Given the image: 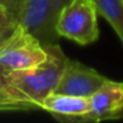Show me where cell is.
<instances>
[{
	"instance_id": "1",
	"label": "cell",
	"mask_w": 123,
	"mask_h": 123,
	"mask_svg": "<svg viewBox=\"0 0 123 123\" xmlns=\"http://www.w3.org/2000/svg\"><path fill=\"white\" fill-rule=\"evenodd\" d=\"M43 47L47 57L42 63L0 77V105L5 111L41 109L45 98L53 92L68 57L58 43Z\"/></svg>"
},
{
	"instance_id": "2",
	"label": "cell",
	"mask_w": 123,
	"mask_h": 123,
	"mask_svg": "<svg viewBox=\"0 0 123 123\" xmlns=\"http://www.w3.org/2000/svg\"><path fill=\"white\" fill-rule=\"evenodd\" d=\"M98 9L94 0H70L62 9L55 33L81 46H87L99 39Z\"/></svg>"
},
{
	"instance_id": "3",
	"label": "cell",
	"mask_w": 123,
	"mask_h": 123,
	"mask_svg": "<svg viewBox=\"0 0 123 123\" xmlns=\"http://www.w3.org/2000/svg\"><path fill=\"white\" fill-rule=\"evenodd\" d=\"M47 53L41 42L17 25L11 35L0 41V77L35 67L46 59Z\"/></svg>"
},
{
	"instance_id": "4",
	"label": "cell",
	"mask_w": 123,
	"mask_h": 123,
	"mask_svg": "<svg viewBox=\"0 0 123 123\" xmlns=\"http://www.w3.org/2000/svg\"><path fill=\"white\" fill-rule=\"evenodd\" d=\"M70 0H27L17 23L27 33L35 36L42 46L58 43L55 33L58 16Z\"/></svg>"
},
{
	"instance_id": "5",
	"label": "cell",
	"mask_w": 123,
	"mask_h": 123,
	"mask_svg": "<svg viewBox=\"0 0 123 123\" xmlns=\"http://www.w3.org/2000/svg\"><path fill=\"white\" fill-rule=\"evenodd\" d=\"M106 80L97 70L68 58L53 92L89 98Z\"/></svg>"
},
{
	"instance_id": "6",
	"label": "cell",
	"mask_w": 123,
	"mask_h": 123,
	"mask_svg": "<svg viewBox=\"0 0 123 123\" xmlns=\"http://www.w3.org/2000/svg\"><path fill=\"white\" fill-rule=\"evenodd\" d=\"M123 117V81L106 80L91 97L87 122H103Z\"/></svg>"
},
{
	"instance_id": "7",
	"label": "cell",
	"mask_w": 123,
	"mask_h": 123,
	"mask_svg": "<svg viewBox=\"0 0 123 123\" xmlns=\"http://www.w3.org/2000/svg\"><path fill=\"white\" fill-rule=\"evenodd\" d=\"M41 109L60 122L85 123L89 109V98L51 92L45 98Z\"/></svg>"
},
{
	"instance_id": "8",
	"label": "cell",
	"mask_w": 123,
	"mask_h": 123,
	"mask_svg": "<svg viewBox=\"0 0 123 123\" xmlns=\"http://www.w3.org/2000/svg\"><path fill=\"white\" fill-rule=\"evenodd\" d=\"M98 13L105 18L123 43V0H94Z\"/></svg>"
},
{
	"instance_id": "9",
	"label": "cell",
	"mask_w": 123,
	"mask_h": 123,
	"mask_svg": "<svg viewBox=\"0 0 123 123\" xmlns=\"http://www.w3.org/2000/svg\"><path fill=\"white\" fill-rule=\"evenodd\" d=\"M17 22L12 18L10 12L0 6V36H9L17 28Z\"/></svg>"
},
{
	"instance_id": "10",
	"label": "cell",
	"mask_w": 123,
	"mask_h": 123,
	"mask_svg": "<svg viewBox=\"0 0 123 123\" xmlns=\"http://www.w3.org/2000/svg\"><path fill=\"white\" fill-rule=\"evenodd\" d=\"M25 1H27V0H0V6L5 7L10 12L12 18L17 22L19 12H21L23 5L25 4Z\"/></svg>"
},
{
	"instance_id": "11",
	"label": "cell",
	"mask_w": 123,
	"mask_h": 123,
	"mask_svg": "<svg viewBox=\"0 0 123 123\" xmlns=\"http://www.w3.org/2000/svg\"><path fill=\"white\" fill-rule=\"evenodd\" d=\"M1 111H5V110H4V107L1 105H0V112H1Z\"/></svg>"
},
{
	"instance_id": "12",
	"label": "cell",
	"mask_w": 123,
	"mask_h": 123,
	"mask_svg": "<svg viewBox=\"0 0 123 123\" xmlns=\"http://www.w3.org/2000/svg\"><path fill=\"white\" fill-rule=\"evenodd\" d=\"M5 37H7V36H0V41H1V40H4Z\"/></svg>"
}]
</instances>
